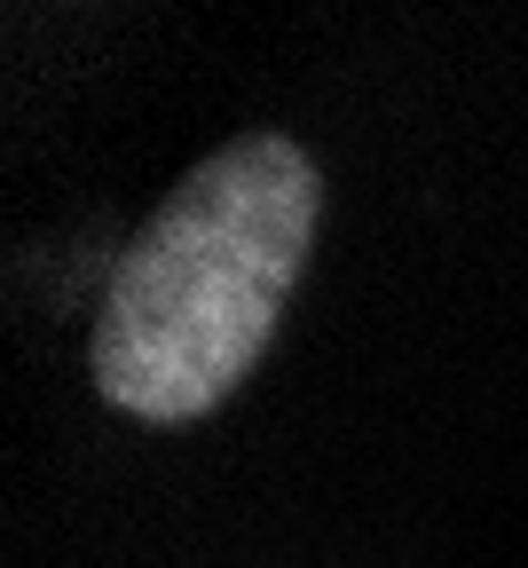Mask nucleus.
<instances>
[{
    "mask_svg": "<svg viewBox=\"0 0 528 568\" xmlns=\"http://www.w3.org/2000/svg\"><path fill=\"white\" fill-rule=\"evenodd\" d=\"M324 222V174L292 134L205 151L111 261L88 372L119 418L190 426L268 355Z\"/></svg>",
    "mask_w": 528,
    "mask_h": 568,
    "instance_id": "nucleus-1",
    "label": "nucleus"
}]
</instances>
